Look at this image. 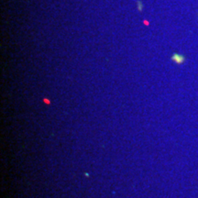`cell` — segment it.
Listing matches in <instances>:
<instances>
[{
	"instance_id": "obj_1",
	"label": "cell",
	"mask_w": 198,
	"mask_h": 198,
	"mask_svg": "<svg viewBox=\"0 0 198 198\" xmlns=\"http://www.w3.org/2000/svg\"><path fill=\"white\" fill-rule=\"evenodd\" d=\"M172 61L177 64H183L185 61V57L180 53H173L172 56Z\"/></svg>"
},
{
	"instance_id": "obj_2",
	"label": "cell",
	"mask_w": 198,
	"mask_h": 198,
	"mask_svg": "<svg viewBox=\"0 0 198 198\" xmlns=\"http://www.w3.org/2000/svg\"><path fill=\"white\" fill-rule=\"evenodd\" d=\"M137 6H138V10L139 12H141L143 10V3L141 1H138L137 2Z\"/></svg>"
}]
</instances>
